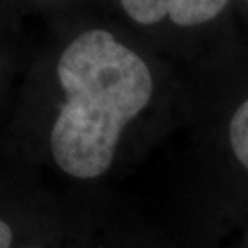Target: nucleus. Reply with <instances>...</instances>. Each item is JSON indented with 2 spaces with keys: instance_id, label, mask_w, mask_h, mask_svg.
<instances>
[{
  "instance_id": "obj_3",
  "label": "nucleus",
  "mask_w": 248,
  "mask_h": 248,
  "mask_svg": "<svg viewBox=\"0 0 248 248\" xmlns=\"http://www.w3.org/2000/svg\"><path fill=\"white\" fill-rule=\"evenodd\" d=\"M230 143L237 160L248 169V99L243 101L235 114L232 116Z\"/></svg>"
},
{
  "instance_id": "obj_4",
  "label": "nucleus",
  "mask_w": 248,
  "mask_h": 248,
  "mask_svg": "<svg viewBox=\"0 0 248 248\" xmlns=\"http://www.w3.org/2000/svg\"><path fill=\"white\" fill-rule=\"evenodd\" d=\"M13 243V232L6 221L0 219V248H11Z\"/></svg>"
},
{
  "instance_id": "obj_1",
  "label": "nucleus",
  "mask_w": 248,
  "mask_h": 248,
  "mask_svg": "<svg viewBox=\"0 0 248 248\" xmlns=\"http://www.w3.org/2000/svg\"><path fill=\"white\" fill-rule=\"evenodd\" d=\"M57 78L64 103L50 133L53 160L70 177H101L124 129L149 105L153 76L112 33L89 30L64 48Z\"/></svg>"
},
{
  "instance_id": "obj_2",
  "label": "nucleus",
  "mask_w": 248,
  "mask_h": 248,
  "mask_svg": "<svg viewBox=\"0 0 248 248\" xmlns=\"http://www.w3.org/2000/svg\"><path fill=\"white\" fill-rule=\"evenodd\" d=\"M230 0H120L122 8L138 24H156L169 17L178 26L210 22Z\"/></svg>"
}]
</instances>
